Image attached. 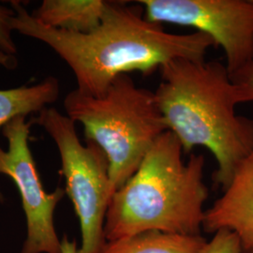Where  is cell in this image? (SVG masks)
<instances>
[{
	"instance_id": "cell-1",
	"label": "cell",
	"mask_w": 253,
	"mask_h": 253,
	"mask_svg": "<svg viewBox=\"0 0 253 253\" xmlns=\"http://www.w3.org/2000/svg\"><path fill=\"white\" fill-rule=\"evenodd\" d=\"M13 30L42 42L73 71L77 90L101 97L117 77L130 73L151 75L175 59L204 60L215 46L201 32L174 34L147 20L137 1H106L100 26L89 33H73L45 27L22 4L12 2Z\"/></svg>"
},
{
	"instance_id": "cell-15",
	"label": "cell",
	"mask_w": 253,
	"mask_h": 253,
	"mask_svg": "<svg viewBox=\"0 0 253 253\" xmlns=\"http://www.w3.org/2000/svg\"><path fill=\"white\" fill-rule=\"evenodd\" d=\"M253 253V249H251V250H248V251H244V253Z\"/></svg>"
},
{
	"instance_id": "cell-7",
	"label": "cell",
	"mask_w": 253,
	"mask_h": 253,
	"mask_svg": "<svg viewBox=\"0 0 253 253\" xmlns=\"http://www.w3.org/2000/svg\"><path fill=\"white\" fill-rule=\"evenodd\" d=\"M31 124L26 116H18L2 127L8 149L0 146V174L16 185L27 217V239L20 253H62L54 215L66 192L61 188L52 193L44 190L28 145Z\"/></svg>"
},
{
	"instance_id": "cell-8",
	"label": "cell",
	"mask_w": 253,
	"mask_h": 253,
	"mask_svg": "<svg viewBox=\"0 0 253 253\" xmlns=\"http://www.w3.org/2000/svg\"><path fill=\"white\" fill-rule=\"evenodd\" d=\"M203 230L234 233L243 251L253 248V152L236 168L223 194L205 212Z\"/></svg>"
},
{
	"instance_id": "cell-3",
	"label": "cell",
	"mask_w": 253,
	"mask_h": 253,
	"mask_svg": "<svg viewBox=\"0 0 253 253\" xmlns=\"http://www.w3.org/2000/svg\"><path fill=\"white\" fill-rule=\"evenodd\" d=\"M180 142L170 130L160 136L134 174L113 195L104 223L106 241L147 231L200 235L208 198L206 157L183 160Z\"/></svg>"
},
{
	"instance_id": "cell-9",
	"label": "cell",
	"mask_w": 253,
	"mask_h": 253,
	"mask_svg": "<svg viewBox=\"0 0 253 253\" xmlns=\"http://www.w3.org/2000/svg\"><path fill=\"white\" fill-rule=\"evenodd\" d=\"M103 0H44L31 15L45 27L73 33H89L100 26Z\"/></svg>"
},
{
	"instance_id": "cell-4",
	"label": "cell",
	"mask_w": 253,
	"mask_h": 253,
	"mask_svg": "<svg viewBox=\"0 0 253 253\" xmlns=\"http://www.w3.org/2000/svg\"><path fill=\"white\" fill-rule=\"evenodd\" d=\"M64 108L74 123L83 126L85 141L99 145L106 155L115 192L168 130L155 93L139 87L128 74L117 77L101 97L77 89L70 92Z\"/></svg>"
},
{
	"instance_id": "cell-11",
	"label": "cell",
	"mask_w": 253,
	"mask_h": 253,
	"mask_svg": "<svg viewBox=\"0 0 253 253\" xmlns=\"http://www.w3.org/2000/svg\"><path fill=\"white\" fill-rule=\"evenodd\" d=\"M59 94L60 84L55 77H48L34 85L0 90V127L18 116L40 113L56 101Z\"/></svg>"
},
{
	"instance_id": "cell-6",
	"label": "cell",
	"mask_w": 253,
	"mask_h": 253,
	"mask_svg": "<svg viewBox=\"0 0 253 253\" xmlns=\"http://www.w3.org/2000/svg\"><path fill=\"white\" fill-rule=\"evenodd\" d=\"M147 20L192 27L222 48L230 75L253 59V0H139Z\"/></svg>"
},
{
	"instance_id": "cell-2",
	"label": "cell",
	"mask_w": 253,
	"mask_h": 253,
	"mask_svg": "<svg viewBox=\"0 0 253 253\" xmlns=\"http://www.w3.org/2000/svg\"><path fill=\"white\" fill-rule=\"evenodd\" d=\"M154 92L168 130L184 153L208 149L216 159L214 181L222 190L238 165L253 152V120L238 116L237 92L224 64L175 59L161 70Z\"/></svg>"
},
{
	"instance_id": "cell-14",
	"label": "cell",
	"mask_w": 253,
	"mask_h": 253,
	"mask_svg": "<svg viewBox=\"0 0 253 253\" xmlns=\"http://www.w3.org/2000/svg\"><path fill=\"white\" fill-rule=\"evenodd\" d=\"M239 103L253 101V59L231 75Z\"/></svg>"
},
{
	"instance_id": "cell-10",
	"label": "cell",
	"mask_w": 253,
	"mask_h": 253,
	"mask_svg": "<svg viewBox=\"0 0 253 253\" xmlns=\"http://www.w3.org/2000/svg\"><path fill=\"white\" fill-rule=\"evenodd\" d=\"M208 244L201 235L147 231L106 241L100 253H204Z\"/></svg>"
},
{
	"instance_id": "cell-12",
	"label": "cell",
	"mask_w": 253,
	"mask_h": 253,
	"mask_svg": "<svg viewBox=\"0 0 253 253\" xmlns=\"http://www.w3.org/2000/svg\"><path fill=\"white\" fill-rule=\"evenodd\" d=\"M15 16V10L0 5V55L15 60L17 47L11 32L13 31L11 21Z\"/></svg>"
},
{
	"instance_id": "cell-13",
	"label": "cell",
	"mask_w": 253,
	"mask_h": 253,
	"mask_svg": "<svg viewBox=\"0 0 253 253\" xmlns=\"http://www.w3.org/2000/svg\"><path fill=\"white\" fill-rule=\"evenodd\" d=\"M243 248L237 236L227 230H220L214 234V237L204 253H243Z\"/></svg>"
},
{
	"instance_id": "cell-5",
	"label": "cell",
	"mask_w": 253,
	"mask_h": 253,
	"mask_svg": "<svg viewBox=\"0 0 253 253\" xmlns=\"http://www.w3.org/2000/svg\"><path fill=\"white\" fill-rule=\"evenodd\" d=\"M33 121L54 140L61 158L65 192L73 202L81 227L79 253H100L106 243L104 223L115 193L110 179L108 159L91 141L82 144L75 124L54 107L38 113Z\"/></svg>"
}]
</instances>
